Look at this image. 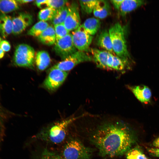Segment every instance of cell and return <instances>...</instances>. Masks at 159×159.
<instances>
[{
	"label": "cell",
	"mask_w": 159,
	"mask_h": 159,
	"mask_svg": "<svg viewBox=\"0 0 159 159\" xmlns=\"http://www.w3.org/2000/svg\"><path fill=\"white\" fill-rule=\"evenodd\" d=\"M90 140L100 156L113 158L122 155L131 149L136 137L128 125L117 121L101 124L92 132Z\"/></svg>",
	"instance_id": "obj_1"
},
{
	"label": "cell",
	"mask_w": 159,
	"mask_h": 159,
	"mask_svg": "<svg viewBox=\"0 0 159 159\" xmlns=\"http://www.w3.org/2000/svg\"><path fill=\"white\" fill-rule=\"evenodd\" d=\"M78 117H72L55 123L41 130L34 138L52 144L60 143L65 139L69 125Z\"/></svg>",
	"instance_id": "obj_2"
},
{
	"label": "cell",
	"mask_w": 159,
	"mask_h": 159,
	"mask_svg": "<svg viewBox=\"0 0 159 159\" xmlns=\"http://www.w3.org/2000/svg\"><path fill=\"white\" fill-rule=\"evenodd\" d=\"M108 31L114 53L130 67L131 59L127 49L125 28L120 23H117L110 28Z\"/></svg>",
	"instance_id": "obj_3"
},
{
	"label": "cell",
	"mask_w": 159,
	"mask_h": 159,
	"mask_svg": "<svg viewBox=\"0 0 159 159\" xmlns=\"http://www.w3.org/2000/svg\"><path fill=\"white\" fill-rule=\"evenodd\" d=\"M93 152L79 140L72 139L65 145L62 156L64 159H91Z\"/></svg>",
	"instance_id": "obj_4"
},
{
	"label": "cell",
	"mask_w": 159,
	"mask_h": 159,
	"mask_svg": "<svg viewBox=\"0 0 159 159\" xmlns=\"http://www.w3.org/2000/svg\"><path fill=\"white\" fill-rule=\"evenodd\" d=\"M35 55L34 50L32 47L26 44H19L15 48L13 63L18 67L33 69Z\"/></svg>",
	"instance_id": "obj_5"
},
{
	"label": "cell",
	"mask_w": 159,
	"mask_h": 159,
	"mask_svg": "<svg viewBox=\"0 0 159 159\" xmlns=\"http://www.w3.org/2000/svg\"><path fill=\"white\" fill-rule=\"evenodd\" d=\"M91 55L86 52L77 50L53 66L62 70L68 72L81 63L92 61Z\"/></svg>",
	"instance_id": "obj_6"
},
{
	"label": "cell",
	"mask_w": 159,
	"mask_h": 159,
	"mask_svg": "<svg viewBox=\"0 0 159 159\" xmlns=\"http://www.w3.org/2000/svg\"><path fill=\"white\" fill-rule=\"evenodd\" d=\"M49 71V74L44 82L43 85L46 89L50 91H55L64 82L68 72L53 66Z\"/></svg>",
	"instance_id": "obj_7"
},
{
	"label": "cell",
	"mask_w": 159,
	"mask_h": 159,
	"mask_svg": "<svg viewBox=\"0 0 159 159\" xmlns=\"http://www.w3.org/2000/svg\"><path fill=\"white\" fill-rule=\"evenodd\" d=\"M71 34L74 44L78 50L89 51L93 37L87 32L82 24L73 31Z\"/></svg>",
	"instance_id": "obj_8"
},
{
	"label": "cell",
	"mask_w": 159,
	"mask_h": 159,
	"mask_svg": "<svg viewBox=\"0 0 159 159\" xmlns=\"http://www.w3.org/2000/svg\"><path fill=\"white\" fill-rule=\"evenodd\" d=\"M55 44L54 51L62 60L78 50L74 44L70 33L56 41Z\"/></svg>",
	"instance_id": "obj_9"
},
{
	"label": "cell",
	"mask_w": 159,
	"mask_h": 159,
	"mask_svg": "<svg viewBox=\"0 0 159 159\" xmlns=\"http://www.w3.org/2000/svg\"><path fill=\"white\" fill-rule=\"evenodd\" d=\"M81 19L77 4L73 2L68 7V12L64 24L69 32L75 30L81 25Z\"/></svg>",
	"instance_id": "obj_10"
},
{
	"label": "cell",
	"mask_w": 159,
	"mask_h": 159,
	"mask_svg": "<svg viewBox=\"0 0 159 159\" xmlns=\"http://www.w3.org/2000/svg\"><path fill=\"white\" fill-rule=\"evenodd\" d=\"M33 21V16L31 14L25 12L20 13L12 19V33L15 35L21 34L32 24Z\"/></svg>",
	"instance_id": "obj_11"
},
{
	"label": "cell",
	"mask_w": 159,
	"mask_h": 159,
	"mask_svg": "<svg viewBox=\"0 0 159 159\" xmlns=\"http://www.w3.org/2000/svg\"><path fill=\"white\" fill-rule=\"evenodd\" d=\"M128 87L136 98L141 102L146 104L150 102L152 92L150 89L147 86L141 85L136 86H128Z\"/></svg>",
	"instance_id": "obj_12"
},
{
	"label": "cell",
	"mask_w": 159,
	"mask_h": 159,
	"mask_svg": "<svg viewBox=\"0 0 159 159\" xmlns=\"http://www.w3.org/2000/svg\"><path fill=\"white\" fill-rule=\"evenodd\" d=\"M89 51L91 54L92 61L97 67L107 69L106 62L109 52L105 50H100L95 48L89 49Z\"/></svg>",
	"instance_id": "obj_13"
},
{
	"label": "cell",
	"mask_w": 159,
	"mask_h": 159,
	"mask_svg": "<svg viewBox=\"0 0 159 159\" xmlns=\"http://www.w3.org/2000/svg\"><path fill=\"white\" fill-rule=\"evenodd\" d=\"M146 3L144 0H123L118 11L121 15L124 16Z\"/></svg>",
	"instance_id": "obj_14"
},
{
	"label": "cell",
	"mask_w": 159,
	"mask_h": 159,
	"mask_svg": "<svg viewBox=\"0 0 159 159\" xmlns=\"http://www.w3.org/2000/svg\"><path fill=\"white\" fill-rule=\"evenodd\" d=\"M96 42L98 46L112 54L114 53L108 31L104 30L101 32L97 37Z\"/></svg>",
	"instance_id": "obj_15"
},
{
	"label": "cell",
	"mask_w": 159,
	"mask_h": 159,
	"mask_svg": "<svg viewBox=\"0 0 159 159\" xmlns=\"http://www.w3.org/2000/svg\"><path fill=\"white\" fill-rule=\"evenodd\" d=\"M110 5L107 1L98 0L93 12L96 17L103 19L110 14Z\"/></svg>",
	"instance_id": "obj_16"
},
{
	"label": "cell",
	"mask_w": 159,
	"mask_h": 159,
	"mask_svg": "<svg viewBox=\"0 0 159 159\" xmlns=\"http://www.w3.org/2000/svg\"><path fill=\"white\" fill-rule=\"evenodd\" d=\"M35 62L39 70H44L49 66L51 62L48 53L44 50L38 51L35 55Z\"/></svg>",
	"instance_id": "obj_17"
},
{
	"label": "cell",
	"mask_w": 159,
	"mask_h": 159,
	"mask_svg": "<svg viewBox=\"0 0 159 159\" xmlns=\"http://www.w3.org/2000/svg\"><path fill=\"white\" fill-rule=\"evenodd\" d=\"M12 19L9 16L1 14L0 16V32L4 38L7 37L12 32Z\"/></svg>",
	"instance_id": "obj_18"
},
{
	"label": "cell",
	"mask_w": 159,
	"mask_h": 159,
	"mask_svg": "<svg viewBox=\"0 0 159 159\" xmlns=\"http://www.w3.org/2000/svg\"><path fill=\"white\" fill-rule=\"evenodd\" d=\"M37 38L43 44L48 46L53 44L56 42L54 27L49 26Z\"/></svg>",
	"instance_id": "obj_19"
},
{
	"label": "cell",
	"mask_w": 159,
	"mask_h": 159,
	"mask_svg": "<svg viewBox=\"0 0 159 159\" xmlns=\"http://www.w3.org/2000/svg\"><path fill=\"white\" fill-rule=\"evenodd\" d=\"M82 24L87 32L93 36L99 29L101 22L99 19L92 17L86 19Z\"/></svg>",
	"instance_id": "obj_20"
},
{
	"label": "cell",
	"mask_w": 159,
	"mask_h": 159,
	"mask_svg": "<svg viewBox=\"0 0 159 159\" xmlns=\"http://www.w3.org/2000/svg\"><path fill=\"white\" fill-rule=\"evenodd\" d=\"M19 8V3L16 0H0V13L2 14L15 11Z\"/></svg>",
	"instance_id": "obj_21"
},
{
	"label": "cell",
	"mask_w": 159,
	"mask_h": 159,
	"mask_svg": "<svg viewBox=\"0 0 159 159\" xmlns=\"http://www.w3.org/2000/svg\"><path fill=\"white\" fill-rule=\"evenodd\" d=\"M68 7L66 5L56 10L54 15L51 20L54 26L64 23L67 14Z\"/></svg>",
	"instance_id": "obj_22"
},
{
	"label": "cell",
	"mask_w": 159,
	"mask_h": 159,
	"mask_svg": "<svg viewBox=\"0 0 159 159\" xmlns=\"http://www.w3.org/2000/svg\"><path fill=\"white\" fill-rule=\"evenodd\" d=\"M49 26L47 22L40 21L36 23L28 30L27 34L38 37Z\"/></svg>",
	"instance_id": "obj_23"
},
{
	"label": "cell",
	"mask_w": 159,
	"mask_h": 159,
	"mask_svg": "<svg viewBox=\"0 0 159 159\" xmlns=\"http://www.w3.org/2000/svg\"><path fill=\"white\" fill-rule=\"evenodd\" d=\"M127 159H148L138 146L130 149L126 153Z\"/></svg>",
	"instance_id": "obj_24"
},
{
	"label": "cell",
	"mask_w": 159,
	"mask_h": 159,
	"mask_svg": "<svg viewBox=\"0 0 159 159\" xmlns=\"http://www.w3.org/2000/svg\"><path fill=\"white\" fill-rule=\"evenodd\" d=\"M8 116V113L0 104V143L3 140L5 135V123Z\"/></svg>",
	"instance_id": "obj_25"
},
{
	"label": "cell",
	"mask_w": 159,
	"mask_h": 159,
	"mask_svg": "<svg viewBox=\"0 0 159 159\" xmlns=\"http://www.w3.org/2000/svg\"><path fill=\"white\" fill-rule=\"evenodd\" d=\"M56 10L47 7L41 10L39 12L38 17L40 21H46L51 20L53 18Z\"/></svg>",
	"instance_id": "obj_26"
},
{
	"label": "cell",
	"mask_w": 159,
	"mask_h": 159,
	"mask_svg": "<svg viewBox=\"0 0 159 159\" xmlns=\"http://www.w3.org/2000/svg\"><path fill=\"white\" fill-rule=\"evenodd\" d=\"M79 3L83 11L90 14L93 11L98 0H80Z\"/></svg>",
	"instance_id": "obj_27"
},
{
	"label": "cell",
	"mask_w": 159,
	"mask_h": 159,
	"mask_svg": "<svg viewBox=\"0 0 159 159\" xmlns=\"http://www.w3.org/2000/svg\"><path fill=\"white\" fill-rule=\"evenodd\" d=\"M56 37V41L63 38L69 33L63 24L54 26Z\"/></svg>",
	"instance_id": "obj_28"
},
{
	"label": "cell",
	"mask_w": 159,
	"mask_h": 159,
	"mask_svg": "<svg viewBox=\"0 0 159 159\" xmlns=\"http://www.w3.org/2000/svg\"><path fill=\"white\" fill-rule=\"evenodd\" d=\"M68 1L64 0H47L46 5L55 10L58 9L66 5Z\"/></svg>",
	"instance_id": "obj_29"
},
{
	"label": "cell",
	"mask_w": 159,
	"mask_h": 159,
	"mask_svg": "<svg viewBox=\"0 0 159 159\" xmlns=\"http://www.w3.org/2000/svg\"><path fill=\"white\" fill-rule=\"evenodd\" d=\"M41 159H64L61 156L47 149L43 152Z\"/></svg>",
	"instance_id": "obj_30"
},
{
	"label": "cell",
	"mask_w": 159,
	"mask_h": 159,
	"mask_svg": "<svg viewBox=\"0 0 159 159\" xmlns=\"http://www.w3.org/2000/svg\"><path fill=\"white\" fill-rule=\"evenodd\" d=\"M11 48L10 44L8 41L3 40L0 42V48L4 51L8 52L10 50Z\"/></svg>",
	"instance_id": "obj_31"
},
{
	"label": "cell",
	"mask_w": 159,
	"mask_h": 159,
	"mask_svg": "<svg viewBox=\"0 0 159 159\" xmlns=\"http://www.w3.org/2000/svg\"><path fill=\"white\" fill-rule=\"evenodd\" d=\"M147 150L151 155L154 157H159V148H147Z\"/></svg>",
	"instance_id": "obj_32"
},
{
	"label": "cell",
	"mask_w": 159,
	"mask_h": 159,
	"mask_svg": "<svg viewBox=\"0 0 159 159\" xmlns=\"http://www.w3.org/2000/svg\"><path fill=\"white\" fill-rule=\"evenodd\" d=\"M123 0H113L110 1L115 8L119 10Z\"/></svg>",
	"instance_id": "obj_33"
},
{
	"label": "cell",
	"mask_w": 159,
	"mask_h": 159,
	"mask_svg": "<svg viewBox=\"0 0 159 159\" xmlns=\"http://www.w3.org/2000/svg\"><path fill=\"white\" fill-rule=\"evenodd\" d=\"M47 1V0H35L34 1L35 4L38 7L40 8H42L44 5H46Z\"/></svg>",
	"instance_id": "obj_34"
},
{
	"label": "cell",
	"mask_w": 159,
	"mask_h": 159,
	"mask_svg": "<svg viewBox=\"0 0 159 159\" xmlns=\"http://www.w3.org/2000/svg\"><path fill=\"white\" fill-rule=\"evenodd\" d=\"M19 4H24L30 3L31 2L34 1V0H16Z\"/></svg>",
	"instance_id": "obj_35"
},
{
	"label": "cell",
	"mask_w": 159,
	"mask_h": 159,
	"mask_svg": "<svg viewBox=\"0 0 159 159\" xmlns=\"http://www.w3.org/2000/svg\"><path fill=\"white\" fill-rule=\"evenodd\" d=\"M153 145L155 146L159 147V137L154 141Z\"/></svg>",
	"instance_id": "obj_36"
},
{
	"label": "cell",
	"mask_w": 159,
	"mask_h": 159,
	"mask_svg": "<svg viewBox=\"0 0 159 159\" xmlns=\"http://www.w3.org/2000/svg\"><path fill=\"white\" fill-rule=\"evenodd\" d=\"M5 54L4 52L0 48V59L4 57Z\"/></svg>",
	"instance_id": "obj_37"
},
{
	"label": "cell",
	"mask_w": 159,
	"mask_h": 159,
	"mask_svg": "<svg viewBox=\"0 0 159 159\" xmlns=\"http://www.w3.org/2000/svg\"><path fill=\"white\" fill-rule=\"evenodd\" d=\"M1 37L0 35V42L1 41Z\"/></svg>",
	"instance_id": "obj_38"
}]
</instances>
